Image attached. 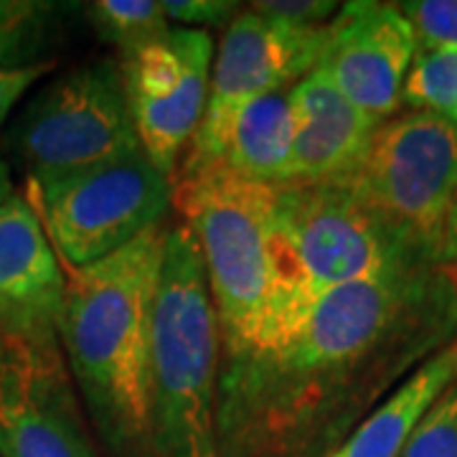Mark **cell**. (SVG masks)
I'll return each mask as SVG.
<instances>
[{"label": "cell", "instance_id": "1", "mask_svg": "<svg viewBox=\"0 0 457 457\" xmlns=\"http://www.w3.org/2000/svg\"><path fill=\"white\" fill-rule=\"evenodd\" d=\"M457 341V275L414 257L323 295L278 341L221 359L216 457H328Z\"/></svg>", "mask_w": 457, "mask_h": 457}, {"label": "cell", "instance_id": "2", "mask_svg": "<svg viewBox=\"0 0 457 457\" xmlns=\"http://www.w3.org/2000/svg\"><path fill=\"white\" fill-rule=\"evenodd\" d=\"M170 221L87 267H64L59 343L87 422L107 457H155L150 323Z\"/></svg>", "mask_w": 457, "mask_h": 457}, {"label": "cell", "instance_id": "3", "mask_svg": "<svg viewBox=\"0 0 457 457\" xmlns=\"http://www.w3.org/2000/svg\"><path fill=\"white\" fill-rule=\"evenodd\" d=\"M221 328L194 231L168 224L150 323L155 457H216Z\"/></svg>", "mask_w": 457, "mask_h": 457}, {"label": "cell", "instance_id": "4", "mask_svg": "<svg viewBox=\"0 0 457 457\" xmlns=\"http://www.w3.org/2000/svg\"><path fill=\"white\" fill-rule=\"evenodd\" d=\"M275 191L270 315L254 348L285 336L330 290L374 278L399 262L429 260L396 239L345 180L287 183Z\"/></svg>", "mask_w": 457, "mask_h": 457}, {"label": "cell", "instance_id": "5", "mask_svg": "<svg viewBox=\"0 0 457 457\" xmlns=\"http://www.w3.org/2000/svg\"><path fill=\"white\" fill-rule=\"evenodd\" d=\"M275 186L234 173L227 163L180 165L173 209L194 231L221 328V359L260 343L272 295Z\"/></svg>", "mask_w": 457, "mask_h": 457}, {"label": "cell", "instance_id": "6", "mask_svg": "<svg viewBox=\"0 0 457 457\" xmlns=\"http://www.w3.org/2000/svg\"><path fill=\"white\" fill-rule=\"evenodd\" d=\"M345 183L396 239L440 262L457 198V125L414 110L394 114Z\"/></svg>", "mask_w": 457, "mask_h": 457}, {"label": "cell", "instance_id": "7", "mask_svg": "<svg viewBox=\"0 0 457 457\" xmlns=\"http://www.w3.org/2000/svg\"><path fill=\"white\" fill-rule=\"evenodd\" d=\"M29 204L64 267H87L168 221L173 180L137 145L107 163L29 180Z\"/></svg>", "mask_w": 457, "mask_h": 457}, {"label": "cell", "instance_id": "8", "mask_svg": "<svg viewBox=\"0 0 457 457\" xmlns=\"http://www.w3.org/2000/svg\"><path fill=\"white\" fill-rule=\"evenodd\" d=\"M29 180H51L114 161L140 145L120 62L97 59L46 84L11 132Z\"/></svg>", "mask_w": 457, "mask_h": 457}, {"label": "cell", "instance_id": "9", "mask_svg": "<svg viewBox=\"0 0 457 457\" xmlns=\"http://www.w3.org/2000/svg\"><path fill=\"white\" fill-rule=\"evenodd\" d=\"M326 26H295L252 8L237 13L216 51L204 120L180 165L221 161L231 125L249 102L293 89L318 66Z\"/></svg>", "mask_w": 457, "mask_h": 457}, {"label": "cell", "instance_id": "10", "mask_svg": "<svg viewBox=\"0 0 457 457\" xmlns=\"http://www.w3.org/2000/svg\"><path fill=\"white\" fill-rule=\"evenodd\" d=\"M212 62V33L186 26L120 56L140 147L170 180L204 120Z\"/></svg>", "mask_w": 457, "mask_h": 457}, {"label": "cell", "instance_id": "11", "mask_svg": "<svg viewBox=\"0 0 457 457\" xmlns=\"http://www.w3.org/2000/svg\"><path fill=\"white\" fill-rule=\"evenodd\" d=\"M0 457H99L62 348L0 328Z\"/></svg>", "mask_w": 457, "mask_h": 457}, {"label": "cell", "instance_id": "12", "mask_svg": "<svg viewBox=\"0 0 457 457\" xmlns=\"http://www.w3.org/2000/svg\"><path fill=\"white\" fill-rule=\"evenodd\" d=\"M417 36L396 3H345L326 26V46L318 69L348 102L386 122L402 107V87Z\"/></svg>", "mask_w": 457, "mask_h": 457}, {"label": "cell", "instance_id": "13", "mask_svg": "<svg viewBox=\"0 0 457 457\" xmlns=\"http://www.w3.org/2000/svg\"><path fill=\"white\" fill-rule=\"evenodd\" d=\"M66 272L29 198L0 206V328L41 348H62Z\"/></svg>", "mask_w": 457, "mask_h": 457}, {"label": "cell", "instance_id": "14", "mask_svg": "<svg viewBox=\"0 0 457 457\" xmlns=\"http://www.w3.org/2000/svg\"><path fill=\"white\" fill-rule=\"evenodd\" d=\"M290 99L297 130L287 183L351 179L381 122L343 97L341 89L318 66L295 84Z\"/></svg>", "mask_w": 457, "mask_h": 457}, {"label": "cell", "instance_id": "15", "mask_svg": "<svg viewBox=\"0 0 457 457\" xmlns=\"http://www.w3.org/2000/svg\"><path fill=\"white\" fill-rule=\"evenodd\" d=\"M457 378V341L420 366L328 457H399L411 429Z\"/></svg>", "mask_w": 457, "mask_h": 457}, {"label": "cell", "instance_id": "16", "mask_svg": "<svg viewBox=\"0 0 457 457\" xmlns=\"http://www.w3.org/2000/svg\"><path fill=\"white\" fill-rule=\"evenodd\" d=\"M295 130L297 117L290 89L264 95L237 114L221 163L264 186H285L290 176Z\"/></svg>", "mask_w": 457, "mask_h": 457}, {"label": "cell", "instance_id": "17", "mask_svg": "<svg viewBox=\"0 0 457 457\" xmlns=\"http://www.w3.org/2000/svg\"><path fill=\"white\" fill-rule=\"evenodd\" d=\"M54 3L0 0V69H33L51 64L46 54L59 36Z\"/></svg>", "mask_w": 457, "mask_h": 457}, {"label": "cell", "instance_id": "18", "mask_svg": "<svg viewBox=\"0 0 457 457\" xmlns=\"http://www.w3.org/2000/svg\"><path fill=\"white\" fill-rule=\"evenodd\" d=\"M402 104L457 125V49H420L402 87Z\"/></svg>", "mask_w": 457, "mask_h": 457}, {"label": "cell", "instance_id": "19", "mask_svg": "<svg viewBox=\"0 0 457 457\" xmlns=\"http://www.w3.org/2000/svg\"><path fill=\"white\" fill-rule=\"evenodd\" d=\"M89 18L99 36L114 44L120 54L170 31L161 0H97L89 5Z\"/></svg>", "mask_w": 457, "mask_h": 457}, {"label": "cell", "instance_id": "20", "mask_svg": "<svg viewBox=\"0 0 457 457\" xmlns=\"http://www.w3.org/2000/svg\"><path fill=\"white\" fill-rule=\"evenodd\" d=\"M399 457H457V378L411 429Z\"/></svg>", "mask_w": 457, "mask_h": 457}, {"label": "cell", "instance_id": "21", "mask_svg": "<svg viewBox=\"0 0 457 457\" xmlns=\"http://www.w3.org/2000/svg\"><path fill=\"white\" fill-rule=\"evenodd\" d=\"M420 49H457V0L399 3Z\"/></svg>", "mask_w": 457, "mask_h": 457}, {"label": "cell", "instance_id": "22", "mask_svg": "<svg viewBox=\"0 0 457 457\" xmlns=\"http://www.w3.org/2000/svg\"><path fill=\"white\" fill-rule=\"evenodd\" d=\"M249 8L295 26H326L338 13V5L333 0H260Z\"/></svg>", "mask_w": 457, "mask_h": 457}, {"label": "cell", "instance_id": "23", "mask_svg": "<svg viewBox=\"0 0 457 457\" xmlns=\"http://www.w3.org/2000/svg\"><path fill=\"white\" fill-rule=\"evenodd\" d=\"M168 21L191 26H228L237 18V3L228 0H161Z\"/></svg>", "mask_w": 457, "mask_h": 457}, {"label": "cell", "instance_id": "24", "mask_svg": "<svg viewBox=\"0 0 457 457\" xmlns=\"http://www.w3.org/2000/svg\"><path fill=\"white\" fill-rule=\"evenodd\" d=\"M49 69L51 64L33 66V69H21V71L0 69V125L8 120V114L13 112V107L23 99V95H26L33 84L38 82Z\"/></svg>", "mask_w": 457, "mask_h": 457}, {"label": "cell", "instance_id": "25", "mask_svg": "<svg viewBox=\"0 0 457 457\" xmlns=\"http://www.w3.org/2000/svg\"><path fill=\"white\" fill-rule=\"evenodd\" d=\"M440 262L457 275V198L455 204H453V209H450V216H447L445 234H442Z\"/></svg>", "mask_w": 457, "mask_h": 457}, {"label": "cell", "instance_id": "26", "mask_svg": "<svg viewBox=\"0 0 457 457\" xmlns=\"http://www.w3.org/2000/svg\"><path fill=\"white\" fill-rule=\"evenodd\" d=\"M13 194H16V191H13V180H11V168L5 163L3 150H0V206L13 196Z\"/></svg>", "mask_w": 457, "mask_h": 457}]
</instances>
